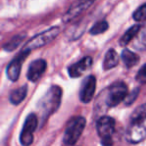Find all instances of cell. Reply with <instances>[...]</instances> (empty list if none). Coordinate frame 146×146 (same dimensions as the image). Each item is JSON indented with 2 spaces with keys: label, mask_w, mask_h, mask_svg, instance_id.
Here are the masks:
<instances>
[{
  "label": "cell",
  "mask_w": 146,
  "mask_h": 146,
  "mask_svg": "<svg viewBox=\"0 0 146 146\" xmlns=\"http://www.w3.org/2000/svg\"><path fill=\"white\" fill-rule=\"evenodd\" d=\"M38 125V118L35 114H29L25 119L24 126L20 134V143L23 146H29L33 142V134Z\"/></svg>",
  "instance_id": "obj_7"
},
{
  "label": "cell",
  "mask_w": 146,
  "mask_h": 146,
  "mask_svg": "<svg viewBox=\"0 0 146 146\" xmlns=\"http://www.w3.org/2000/svg\"><path fill=\"white\" fill-rule=\"evenodd\" d=\"M108 29V23L106 21H99L97 22L90 30V33L93 35H97V34H101V33L105 32Z\"/></svg>",
  "instance_id": "obj_19"
},
{
  "label": "cell",
  "mask_w": 146,
  "mask_h": 146,
  "mask_svg": "<svg viewBox=\"0 0 146 146\" xmlns=\"http://www.w3.org/2000/svg\"><path fill=\"white\" fill-rule=\"evenodd\" d=\"M133 18H134V20L138 21V22H141V21L145 20L146 19V3L141 5V6L134 12Z\"/></svg>",
  "instance_id": "obj_20"
},
{
  "label": "cell",
  "mask_w": 146,
  "mask_h": 146,
  "mask_svg": "<svg viewBox=\"0 0 146 146\" xmlns=\"http://www.w3.org/2000/svg\"><path fill=\"white\" fill-rule=\"evenodd\" d=\"M26 95H27V86L26 85L21 86V87L17 88V89L12 90V92L9 95V100L14 105H18V104H20L25 99Z\"/></svg>",
  "instance_id": "obj_13"
},
{
  "label": "cell",
  "mask_w": 146,
  "mask_h": 146,
  "mask_svg": "<svg viewBox=\"0 0 146 146\" xmlns=\"http://www.w3.org/2000/svg\"><path fill=\"white\" fill-rule=\"evenodd\" d=\"M29 53H30V51L22 49L21 52H19L17 56L8 64L6 68V74L9 80H11V81H17L18 80L21 72L22 63L24 62L25 58L28 56Z\"/></svg>",
  "instance_id": "obj_8"
},
{
  "label": "cell",
  "mask_w": 146,
  "mask_h": 146,
  "mask_svg": "<svg viewBox=\"0 0 146 146\" xmlns=\"http://www.w3.org/2000/svg\"><path fill=\"white\" fill-rule=\"evenodd\" d=\"M59 32H60V29L58 27H51L48 30L43 31V32L37 34L36 36H34L33 38H31V40H29L26 43L23 49L31 52L33 49L40 48V47L46 45L47 43L51 42L54 38H56Z\"/></svg>",
  "instance_id": "obj_5"
},
{
  "label": "cell",
  "mask_w": 146,
  "mask_h": 146,
  "mask_svg": "<svg viewBox=\"0 0 146 146\" xmlns=\"http://www.w3.org/2000/svg\"><path fill=\"white\" fill-rule=\"evenodd\" d=\"M85 124L86 120L82 116L73 117L68 122L66 129H65L64 136H63V142L65 145L72 146L78 141L84 128H85Z\"/></svg>",
  "instance_id": "obj_3"
},
{
  "label": "cell",
  "mask_w": 146,
  "mask_h": 146,
  "mask_svg": "<svg viewBox=\"0 0 146 146\" xmlns=\"http://www.w3.org/2000/svg\"><path fill=\"white\" fill-rule=\"evenodd\" d=\"M134 40V47L140 50H146V23L140 26V29Z\"/></svg>",
  "instance_id": "obj_16"
},
{
  "label": "cell",
  "mask_w": 146,
  "mask_h": 146,
  "mask_svg": "<svg viewBox=\"0 0 146 146\" xmlns=\"http://www.w3.org/2000/svg\"><path fill=\"white\" fill-rule=\"evenodd\" d=\"M98 135L101 138V143L104 146L112 145V135L115 130V120L109 116L99 118L96 124Z\"/></svg>",
  "instance_id": "obj_4"
},
{
  "label": "cell",
  "mask_w": 146,
  "mask_h": 146,
  "mask_svg": "<svg viewBox=\"0 0 146 146\" xmlns=\"http://www.w3.org/2000/svg\"><path fill=\"white\" fill-rule=\"evenodd\" d=\"M62 97V90L59 86H52L42 97L39 107L44 116H49L58 109Z\"/></svg>",
  "instance_id": "obj_2"
},
{
  "label": "cell",
  "mask_w": 146,
  "mask_h": 146,
  "mask_svg": "<svg viewBox=\"0 0 146 146\" xmlns=\"http://www.w3.org/2000/svg\"><path fill=\"white\" fill-rule=\"evenodd\" d=\"M128 95V88L124 82H116L112 84L108 91L106 103L109 107H115L120 102L125 100Z\"/></svg>",
  "instance_id": "obj_6"
},
{
  "label": "cell",
  "mask_w": 146,
  "mask_h": 146,
  "mask_svg": "<svg viewBox=\"0 0 146 146\" xmlns=\"http://www.w3.org/2000/svg\"><path fill=\"white\" fill-rule=\"evenodd\" d=\"M23 39H24V35H17V36L13 37L10 41H8V42L4 45L3 48L6 51H13L15 48H17V47L19 46V44L22 42Z\"/></svg>",
  "instance_id": "obj_18"
},
{
  "label": "cell",
  "mask_w": 146,
  "mask_h": 146,
  "mask_svg": "<svg viewBox=\"0 0 146 146\" xmlns=\"http://www.w3.org/2000/svg\"><path fill=\"white\" fill-rule=\"evenodd\" d=\"M137 94H138V89H136V90H134L133 92L131 93V95H129V96H126V104H130V103H132V102L135 100V98H136V96H137Z\"/></svg>",
  "instance_id": "obj_22"
},
{
  "label": "cell",
  "mask_w": 146,
  "mask_h": 146,
  "mask_svg": "<svg viewBox=\"0 0 146 146\" xmlns=\"http://www.w3.org/2000/svg\"><path fill=\"white\" fill-rule=\"evenodd\" d=\"M92 65V58L89 56L84 57L80 61L74 63V64L70 65L68 68V73L69 76L72 78H77L79 76H81L83 73H85V71H87L88 69L91 67Z\"/></svg>",
  "instance_id": "obj_12"
},
{
  "label": "cell",
  "mask_w": 146,
  "mask_h": 146,
  "mask_svg": "<svg viewBox=\"0 0 146 146\" xmlns=\"http://www.w3.org/2000/svg\"><path fill=\"white\" fill-rule=\"evenodd\" d=\"M140 26H141V25L136 24V25H133L132 27H130V28L124 33V35L121 37V39H120V45H121V46H125L130 41L133 40L136 37V35H137L138 31H139Z\"/></svg>",
  "instance_id": "obj_17"
},
{
  "label": "cell",
  "mask_w": 146,
  "mask_h": 146,
  "mask_svg": "<svg viewBox=\"0 0 146 146\" xmlns=\"http://www.w3.org/2000/svg\"><path fill=\"white\" fill-rule=\"evenodd\" d=\"M119 62V56L114 49H109L105 54V59L103 62V67L105 70H109L116 66Z\"/></svg>",
  "instance_id": "obj_14"
},
{
  "label": "cell",
  "mask_w": 146,
  "mask_h": 146,
  "mask_svg": "<svg viewBox=\"0 0 146 146\" xmlns=\"http://www.w3.org/2000/svg\"><path fill=\"white\" fill-rule=\"evenodd\" d=\"M96 90V78L93 75H89L81 86L80 90V100L83 103H88L94 97Z\"/></svg>",
  "instance_id": "obj_10"
},
{
  "label": "cell",
  "mask_w": 146,
  "mask_h": 146,
  "mask_svg": "<svg viewBox=\"0 0 146 146\" xmlns=\"http://www.w3.org/2000/svg\"><path fill=\"white\" fill-rule=\"evenodd\" d=\"M121 58L127 68H131V67L135 66L139 61V56L136 53L128 50V49H124L122 51Z\"/></svg>",
  "instance_id": "obj_15"
},
{
  "label": "cell",
  "mask_w": 146,
  "mask_h": 146,
  "mask_svg": "<svg viewBox=\"0 0 146 146\" xmlns=\"http://www.w3.org/2000/svg\"><path fill=\"white\" fill-rule=\"evenodd\" d=\"M46 68H47V63L45 60H43V59L34 60L30 64L28 71H27V78L30 81L36 82L44 74V72L46 71Z\"/></svg>",
  "instance_id": "obj_11"
},
{
  "label": "cell",
  "mask_w": 146,
  "mask_h": 146,
  "mask_svg": "<svg viewBox=\"0 0 146 146\" xmlns=\"http://www.w3.org/2000/svg\"><path fill=\"white\" fill-rule=\"evenodd\" d=\"M95 0H78L76 2H74L69 9L67 10V12L65 13V15L63 16V21L65 23L70 22L71 20L75 19L76 17L79 16L81 13H83L85 10H87Z\"/></svg>",
  "instance_id": "obj_9"
},
{
  "label": "cell",
  "mask_w": 146,
  "mask_h": 146,
  "mask_svg": "<svg viewBox=\"0 0 146 146\" xmlns=\"http://www.w3.org/2000/svg\"><path fill=\"white\" fill-rule=\"evenodd\" d=\"M146 137V104L137 107L130 117L125 131V138L129 143L136 144Z\"/></svg>",
  "instance_id": "obj_1"
},
{
  "label": "cell",
  "mask_w": 146,
  "mask_h": 146,
  "mask_svg": "<svg viewBox=\"0 0 146 146\" xmlns=\"http://www.w3.org/2000/svg\"><path fill=\"white\" fill-rule=\"evenodd\" d=\"M136 80L141 84H146V64H144L137 72Z\"/></svg>",
  "instance_id": "obj_21"
}]
</instances>
